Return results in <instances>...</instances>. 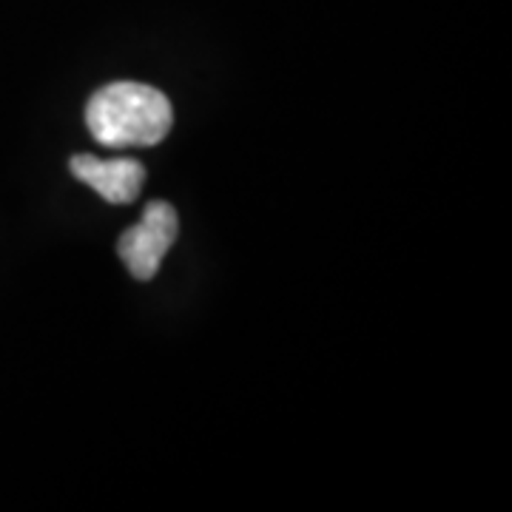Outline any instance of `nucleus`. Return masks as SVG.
<instances>
[{
  "label": "nucleus",
  "mask_w": 512,
  "mask_h": 512,
  "mask_svg": "<svg viewBox=\"0 0 512 512\" xmlns=\"http://www.w3.org/2000/svg\"><path fill=\"white\" fill-rule=\"evenodd\" d=\"M171 123L168 97L146 83H109L86 103V126L100 146H157L168 137Z\"/></svg>",
  "instance_id": "nucleus-1"
},
{
  "label": "nucleus",
  "mask_w": 512,
  "mask_h": 512,
  "mask_svg": "<svg viewBox=\"0 0 512 512\" xmlns=\"http://www.w3.org/2000/svg\"><path fill=\"white\" fill-rule=\"evenodd\" d=\"M177 234H180V220H177L174 205L163 200L148 202L143 220L134 228H128L117 242V251L126 262L128 274L140 282H148L160 271L165 254L177 242Z\"/></svg>",
  "instance_id": "nucleus-2"
},
{
  "label": "nucleus",
  "mask_w": 512,
  "mask_h": 512,
  "mask_svg": "<svg viewBox=\"0 0 512 512\" xmlns=\"http://www.w3.org/2000/svg\"><path fill=\"white\" fill-rule=\"evenodd\" d=\"M69 168L80 183L94 188L111 205H128L137 200L146 180V168L131 157L100 160L92 154H77Z\"/></svg>",
  "instance_id": "nucleus-3"
}]
</instances>
